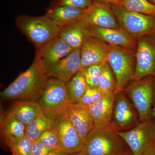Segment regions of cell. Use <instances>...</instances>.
I'll return each instance as SVG.
<instances>
[{
	"label": "cell",
	"mask_w": 155,
	"mask_h": 155,
	"mask_svg": "<svg viewBox=\"0 0 155 155\" xmlns=\"http://www.w3.org/2000/svg\"><path fill=\"white\" fill-rule=\"evenodd\" d=\"M49 78L41 60L35 55L30 67L1 92L2 99L37 101L44 91Z\"/></svg>",
	"instance_id": "obj_1"
},
{
	"label": "cell",
	"mask_w": 155,
	"mask_h": 155,
	"mask_svg": "<svg viewBox=\"0 0 155 155\" xmlns=\"http://www.w3.org/2000/svg\"><path fill=\"white\" fill-rule=\"evenodd\" d=\"M16 26L34 46L36 51L59 36L61 28L46 14L33 17L20 15L15 19Z\"/></svg>",
	"instance_id": "obj_2"
},
{
	"label": "cell",
	"mask_w": 155,
	"mask_h": 155,
	"mask_svg": "<svg viewBox=\"0 0 155 155\" xmlns=\"http://www.w3.org/2000/svg\"><path fill=\"white\" fill-rule=\"evenodd\" d=\"M83 150L87 155H125L130 150L117 131L95 127L87 135Z\"/></svg>",
	"instance_id": "obj_3"
},
{
	"label": "cell",
	"mask_w": 155,
	"mask_h": 155,
	"mask_svg": "<svg viewBox=\"0 0 155 155\" xmlns=\"http://www.w3.org/2000/svg\"><path fill=\"white\" fill-rule=\"evenodd\" d=\"M110 46L108 62L116 79L115 94L123 91L126 85L134 80L136 64L133 51Z\"/></svg>",
	"instance_id": "obj_4"
},
{
	"label": "cell",
	"mask_w": 155,
	"mask_h": 155,
	"mask_svg": "<svg viewBox=\"0 0 155 155\" xmlns=\"http://www.w3.org/2000/svg\"><path fill=\"white\" fill-rule=\"evenodd\" d=\"M118 24L136 38L155 33V17L127 11L119 4H110Z\"/></svg>",
	"instance_id": "obj_5"
},
{
	"label": "cell",
	"mask_w": 155,
	"mask_h": 155,
	"mask_svg": "<svg viewBox=\"0 0 155 155\" xmlns=\"http://www.w3.org/2000/svg\"><path fill=\"white\" fill-rule=\"evenodd\" d=\"M124 91L130 97L140 121L152 119L155 105V82L152 78L135 81Z\"/></svg>",
	"instance_id": "obj_6"
},
{
	"label": "cell",
	"mask_w": 155,
	"mask_h": 155,
	"mask_svg": "<svg viewBox=\"0 0 155 155\" xmlns=\"http://www.w3.org/2000/svg\"><path fill=\"white\" fill-rule=\"evenodd\" d=\"M38 102L45 113L54 117L64 112L66 106L71 103L66 83L57 78H49L44 91Z\"/></svg>",
	"instance_id": "obj_7"
},
{
	"label": "cell",
	"mask_w": 155,
	"mask_h": 155,
	"mask_svg": "<svg viewBox=\"0 0 155 155\" xmlns=\"http://www.w3.org/2000/svg\"><path fill=\"white\" fill-rule=\"evenodd\" d=\"M117 133L125 142L132 155H141L155 142L154 119L140 121L132 129Z\"/></svg>",
	"instance_id": "obj_8"
},
{
	"label": "cell",
	"mask_w": 155,
	"mask_h": 155,
	"mask_svg": "<svg viewBox=\"0 0 155 155\" xmlns=\"http://www.w3.org/2000/svg\"><path fill=\"white\" fill-rule=\"evenodd\" d=\"M123 91L115 95L113 117L110 127L117 131H127L139 123V116L136 109Z\"/></svg>",
	"instance_id": "obj_9"
},
{
	"label": "cell",
	"mask_w": 155,
	"mask_h": 155,
	"mask_svg": "<svg viewBox=\"0 0 155 155\" xmlns=\"http://www.w3.org/2000/svg\"><path fill=\"white\" fill-rule=\"evenodd\" d=\"M149 35L137 38L135 81L147 76H155V42Z\"/></svg>",
	"instance_id": "obj_10"
},
{
	"label": "cell",
	"mask_w": 155,
	"mask_h": 155,
	"mask_svg": "<svg viewBox=\"0 0 155 155\" xmlns=\"http://www.w3.org/2000/svg\"><path fill=\"white\" fill-rule=\"evenodd\" d=\"M53 127L59 135L64 152L68 154L83 150L84 142L63 112L55 116Z\"/></svg>",
	"instance_id": "obj_11"
},
{
	"label": "cell",
	"mask_w": 155,
	"mask_h": 155,
	"mask_svg": "<svg viewBox=\"0 0 155 155\" xmlns=\"http://www.w3.org/2000/svg\"><path fill=\"white\" fill-rule=\"evenodd\" d=\"M82 20L90 26L103 28L120 27L110 5L94 0L91 5L84 9Z\"/></svg>",
	"instance_id": "obj_12"
},
{
	"label": "cell",
	"mask_w": 155,
	"mask_h": 155,
	"mask_svg": "<svg viewBox=\"0 0 155 155\" xmlns=\"http://www.w3.org/2000/svg\"><path fill=\"white\" fill-rule=\"evenodd\" d=\"M90 26L93 36L110 45L120 47L132 51L137 47V38L121 27L109 28Z\"/></svg>",
	"instance_id": "obj_13"
},
{
	"label": "cell",
	"mask_w": 155,
	"mask_h": 155,
	"mask_svg": "<svg viewBox=\"0 0 155 155\" xmlns=\"http://www.w3.org/2000/svg\"><path fill=\"white\" fill-rule=\"evenodd\" d=\"M81 69V49H74L68 55L48 69V78H57L67 83Z\"/></svg>",
	"instance_id": "obj_14"
},
{
	"label": "cell",
	"mask_w": 155,
	"mask_h": 155,
	"mask_svg": "<svg viewBox=\"0 0 155 155\" xmlns=\"http://www.w3.org/2000/svg\"><path fill=\"white\" fill-rule=\"evenodd\" d=\"M63 113L72 122L84 142L89 134L95 127L92 118L86 107L78 103H69Z\"/></svg>",
	"instance_id": "obj_15"
},
{
	"label": "cell",
	"mask_w": 155,
	"mask_h": 155,
	"mask_svg": "<svg viewBox=\"0 0 155 155\" xmlns=\"http://www.w3.org/2000/svg\"><path fill=\"white\" fill-rule=\"evenodd\" d=\"M110 46L97 38L92 37L81 49V69L108 62Z\"/></svg>",
	"instance_id": "obj_16"
},
{
	"label": "cell",
	"mask_w": 155,
	"mask_h": 155,
	"mask_svg": "<svg viewBox=\"0 0 155 155\" xmlns=\"http://www.w3.org/2000/svg\"><path fill=\"white\" fill-rule=\"evenodd\" d=\"M73 50L59 36L36 51L35 55L41 60L44 68L47 72L57 62L68 55Z\"/></svg>",
	"instance_id": "obj_17"
},
{
	"label": "cell",
	"mask_w": 155,
	"mask_h": 155,
	"mask_svg": "<svg viewBox=\"0 0 155 155\" xmlns=\"http://www.w3.org/2000/svg\"><path fill=\"white\" fill-rule=\"evenodd\" d=\"M59 37L74 49H78L92 37L90 26L81 19L61 28Z\"/></svg>",
	"instance_id": "obj_18"
},
{
	"label": "cell",
	"mask_w": 155,
	"mask_h": 155,
	"mask_svg": "<svg viewBox=\"0 0 155 155\" xmlns=\"http://www.w3.org/2000/svg\"><path fill=\"white\" fill-rule=\"evenodd\" d=\"M115 95V93L107 95L94 104L86 107L92 118L95 127L107 128L110 126Z\"/></svg>",
	"instance_id": "obj_19"
},
{
	"label": "cell",
	"mask_w": 155,
	"mask_h": 155,
	"mask_svg": "<svg viewBox=\"0 0 155 155\" xmlns=\"http://www.w3.org/2000/svg\"><path fill=\"white\" fill-rule=\"evenodd\" d=\"M84 9L69 6H49L46 15L60 28L81 20Z\"/></svg>",
	"instance_id": "obj_20"
},
{
	"label": "cell",
	"mask_w": 155,
	"mask_h": 155,
	"mask_svg": "<svg viewBox=\"0 0 155 155\" xmlns=\"http://www.w3.org/2000/svg\"><path fill=\"white\" fill-rule=\"evenodd\" d=\"M42 111L41 107L37 101L20 100L15 101L6 113L26 126L38 116Z\"/></svg>",
	"instance_id": "obj_21"
},
{
	"label": "cell",
	"mask_w": 155,
	"mask_h": 155,
	"mask_svg": "<svg viewBox=\"0 0 155 155\" xmlns=\"http://www.w3.org/2000/svg\"><path fill=\"white\" fill-rule=\"evenodd\" d=\"M54 118L42 111L33 121L25 126V136L32 143L37 140L45 130L53 127Z\"/></svg>",
	"instance_id": "obj_22"
},
{
	"label": "cell",
	"mask_w": 155,
	"mask_h": 155,
	"mask_svg": "<svg viewBox=\"0 0 155 155\" xmlns=\"http://www.w3.org/2000/svg\"><path fill=\"white\" fill-rule=\"evenodd\" d=\"M0 127L1 134L5 141L25 135V125L6 113L1 114Z\"/></svg>",
	"instance_id": "obj_23"
},
{
	"label": "cell",
	"mask_w": 155,
	"mask_h": 155,
	"mask_svg": "<svg viewBox=\"0 0 155 155\" xmlns=\"http://www.w3.org/2000/svg\"><path fill=\"white\" fill-rule=\"evenodd\" d=\"M87 87L83 70L81 69L66 83L70 103H79Z\"/></svg>",
	"instance_id": "obj_24"
},
{
	"label": "cell",
	"mask_w": 155,
	"mask_h": 155,
	"mask_svg": "<svg viewBox=\"0 0 155 155\" xmlns=\"http://www.w3.org/2000/svg\"><path fill=\"white\" fill-rule=\"evenodd\" d=\"M116 79L108 62L105 63L99 79L98 89L106 94L115 93Z\"/></svg>",
	"instance_id": "obj_25"
},
{
	"label": "cell",
	"mask_w": 155,
	"mask_h": 155,
	"mask_svg": "<svg viewBox=\"0 0 155 155\" xmlns=\"http://www.w3.org/2000/svg\"><path fill=\"white\" fill-rule=\"evenodd\" d=\"M119 4L127 11L155 17V5L148 0H121Z\"/></svg>",
	"instance_id": "obj_26"
},
{
	"label": "cell",
	"mask_w": 155,
	"mask_h": 155,
	"mask_svg": "<svg viewBox=\"0 0 155 155\" xmlns=\"http://www.w3.org/2000/svg\"><path fill=\"white\" fill-rule=\"evenodd\" d=\"M5 141L12 155H30L32 142L25 135L20 138Z\"/></svg>",
	"instance_id": "obj_27"
},
{
	"label": "cell",
	"mask_w": 155,
	"mask_h": 155,
	"mask_svg": "<svg viewBox=\"0 0 155 155\" xmlns=\"http://www.w3.org/2000/svg\"><path fill=\"white\" fill-rule=\"evenodd\" d=\"M38 140L50 150L63 151L61 139L54 127L45 130L39 136Z\"/></svg>",
	"instance_id": "obj_28"
},
{
	"label": "cell",
	"mask_w": 155,
	"mask_h": 155,
	"mask_svg": "<svg viewBox=\"0 0 155 155\" xmlns=\"http://www.w3.org/2000/svg\"><path fill=\"white\" fill-rule=\"evenodd\" d=\"M104 64H94L81 69L83 70L88 87L98 89L99 79Z\"/></svg>",
	"instance_id": "obj_29"
},
{
	"label": "cell",
	"mask_w": 155,
	"mask_h": 155,
	"mask_svg": "<svg viewBox=\"0 0 155 155\" xmlns=\"http://www.w3.org/2000/svg\"><path fill=\"white\" fill-rule=\"evenodd\" d=\"M107 95L99 89L90 88L87 87L86 91L78 104L84 107L92 105L102 99Z\"/></svg>",
	"instance_id": "obj_30"
},
{
	"label": "cell",
	"mask_w": 155,
	"mask_h": 155,
	"mask_svg": "<svg viewBox=\"0 0 155 155\" xmlns=\"http://www.w3.org/2000/svg\"><path fill=\"white\" fill-rule=\"evenodd\" d=\"M94 0H53L50 6H69L85 9L90 7Z\"/></svg>",
	"instance_id": "obj_31"
},
{
	"label": "cell",
	"mask_w": 155,
	"mask_h": 155,
	"mask_svg": "<svg viewBox=\"0 0 155 155\" xmlns=\"http://www.w3.org/2000/svg\"><path fill=\"white\" fill-rule=\"evenodd\" d=\"M51 150L42 143L38 139L32 143L30 155H47Z\"/></svg>",
	"instance_id": "obj_32"
},
{
	"label": "cell",
	"mask_w": 155,
	"mask_h": 155,
	"mask_svg": "<svg viewBox=\"0 0 155 155\" xmlns=\"http://www.w3.org/2000/svg\"><path fill=\"white\" fill-rule=\"evenodd\" d=\"M141 155H155V142L151 144Z\"/></svg>",
	"instance_id": "obj_33"
},
{
	"label": "cell",
	"mask_w": 155,
	"mask_h": 155,
	"mask_svg": "<svg viewBox=\"0 0 155 155\" xmlns=\"http://www.w3.org/2000/svg\"><path fill=\"white\" fill-rule=\"evenodd\" d=\"M47 155H68V154L58 150H51Z\"/></svg>",
	"instance_id": "obj_34"
},
{
	"label": "cell",
	"mask_w": 155,
	"mask_h": 155,
	"mask_svg": "<svg viewBox=\"0 0 155 155\" xmlns=\"http://www.w3.org/2000/svg\"><path fill=\"white\" fill-rule=\"evenodd\" d=\"M103 2L107 3L108 4H119L121 0H96Z\"/></svg>",
	"instance_id": "obj_35"
},
{
	"label": "cell",
	"mask_w": 155,
	"mask_h": 155,
	"mask_svg": "<svg viewBox=\"0 0 155 155\" xmlns=\"http://www.w3.org/2000/svg\"><path fill=\"white\" fill-rule=\"evenodd\" d=\"M68 155H87L86 152L84 150L77 152L72 153L68 154Z\"/></svg>",
	"instance_id": "obj_36"
},
{
	"label": "cell",
	"mask_w": 155,
	"mask_h": 155,
	"mask_svg": "<svg viewBox=\"0 0 155 155\" xmlns=\"http://www.w3.org/2000/svg\"><path fill=\"white\" fill-rule=\"evenodd\" d=\"M153 117L154 121L155 128V105L154 106V107L153 110Z\"/></svg>",
	"instance_id": "obj_37"
},
{
	"label": "cell",
	"mask_w": 155,
	"mask_h": 155,
	"mask_svg": "<svg viewBox=\"0 0 155 155\" xmlns=\"http://www.w3.org/2000/svg\"><path fill=\"white\" fill-rule=\"evenodd\" d=\"M148 1H149L150 2L155 5V0H148Z\"/></svg>",
	"instance_id": "obj_38"
},
{
	"label": "cell",
	"mask_w": 155,
	"mask_h": 155,
	"mask_svg": "<svg viewBox=\"0 0 155 155\" xmlns=\"http://www.w3.org/2000/svg\"><path fill=\"white\" fill-rule=\"evenodd\" d=\"M125 155H132V153L130 151V150L128 152L126 153Z\"/></svg>",
	"instance_id": "obj_39"
}]
</instances>
